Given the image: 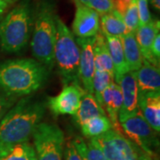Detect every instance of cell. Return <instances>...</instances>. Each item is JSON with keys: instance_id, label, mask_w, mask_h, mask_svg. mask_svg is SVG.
<instances>
[{"instance_id": "6da1fadb", "label": "cell", "mask_w": 160, "mask_h": 160, "mask_svg": "<svg viewBox=\"0 0 160 160\" xmlns=\"http://www.w3.org/2000/svg\"><path fill=\"white\" fill-rule=\"evenodd\" d=\"M46 112V103L24 98L7 111L0 121V158L12 148L28 142Z\"/></svg>"}, {"instance_id": "7a4b0ae2", "label": "cell", "mask_w": 160, "mask_h": 160, "mask_svg": "<svg viewBox=\"0 0 160 160\" xmlns=\"http://www.w3.org/2000/svg\"><path fill=\"white\" fill-rule=\"evenodd\" d=\"M49 69L34 59L9 60L0 64V89L12 97L38 91L48 78Z\"/></svg>"}, {"instance_id": "3957f363", "label": "cell", "mask_w": 160, "mask_h": 160, "mask_svg": "<svg viewBox=\"0 0 160 160\" xmlns=\"http://www.w3.org/2000/svg\"><path fill=\"white\" fill-rule=\"evenodd\" d=\"M55 11L51 2L42 0L36 10L34 32L31 40V50L37 61L47 69L53 67L54 43L56 35Z\"/></svg>"}, {"instance_id": "277c9868", "label": "cell", "mask_w": 160, "mask_h": 160, "mask_svg": "<svg viewBox=\"0 0 160 160\" xmlns=\"http://www.w3.org/2000/svg\"><path fill=\"white\" fill-rule=\"evenodd\" d=\"M55 25L56 35L53 57L59 74L62 77L64 86L79 84V46L73 33L57 14L55 15Z\"/></svg>"}, {"instance_id": "5b68a950", "label": "cell", "mask_w": 160, "mask_h": 160, "mask_svg": "<svg viewBox=\"0 0 160 160\" xmlns=\"http://www.w3.org/2000/svg\"><path fill=\"white\" fill-rule=\"evenodd\" d=\"M29 0H23L0 22V44L7 52H18L27 46L31 28Z\"/></svg>"}, {"instance_id": "8992f818", "label": "cell", "mask_w": 160, "mask_h": 160, "mask_svg": "<svg viewBox=\"0 0 160 160\" xmlns=\"http://www.w3.org/2000/svg\"><path fill=\"white\" fill-rule=\"evenodd\" d=\"M31 136L37 160H62L64 133L59 126L38 123Z\"/></svg>"}, {"instance_id": "52a82bcc", "label": "cell", "mask_w": 160, "mask_h": 160, "mask_svg": "<svg viewBox=\"0 0 160 160\" xmlns=\"http://www.w3.org/2000/svg\"><path fill=\"white\" fill-rule=\"evenodd\" d=\"M121 130L128 136L129 140L152 158L156 157L155 150L158 147L157 132L139 111L137 114L118 120Z\"/></svg>"}, {"instance_id": "ba28073f", "label": "cell", "mask_w": 160, "mask_h": 160, "mask_svg": "<svg viewBox=\"0 0 160 160\" xmlns=\"http://www.w3.org/2000/svg\"><path fill=\"white\" fill-rule=\"evenodd\" d=\"M91 139L102 150L107 160H138L137 146L120 132L111 129Z\"/></svg>"}, {"instance_id": "9c48e42d", "label": "cell", "mask_w": 160, "mask_h": 160, "mask_svg": "<svg viewBox=\"0 0 160 160\" xmlns=\"http://www.w3.org/2000/svg\"><path fill=\"white\" fill-rule=\"evenodd\" d=\"M86 92H87L79 84H70L64 86L58 95L49 98L47 106L55 116H74L79 108L81 99Z\"/></svg>"}, {"instance_id": "30bf717a", "label": "cell", "mask_w": 160, "mask_h": 160, "mask_svg": "<svg viewBox=\"0 0 160 160\" xmlns=\"http://www.w3.org/2000/svg\"><path fill=\"white\" fill-rule=\"evenodd\" d=\"M94 37L87 38H77L76 39L80 48L79 80L84 86V89L92 94H93L92 78L95 72L93 53Z\"/></svg>"}, {"instance_id": "8fae6325", "label": "cell", "mask_w": 160, "mask_h": 160, "mask_svg": "<svg viewBox=\"0 0 160 160\" xmlns=\"http://www.w3.org/2000/svg\"><path fill=\"white\" fill-rule=\"evenodd\" d=\"M100 31V16L86 6H77L72 32L77 38H92Z\"/></svg>"}, {"instance_id": "7c38bea8", "label": "cell", "mask_w": 160, "mask_h": 160, "mask_svg": "<svg viewBox=\"0 0 160 160\" xmlns=\"http://www.w3.org/2000/svg\"><path fill=\"white\" fill-rule=\"evenodd\" d=\"M118 85L122 92V107L118 113V120L137 114L138 107V86L133 72L129 71L121 77Z\"/></svg>"}, {"instance_id": "4fadbf2b", "label": "cell", "mask_w": 160, "mask_h": 160, "mask_svg": "<svg viewBox=\"0 0 160 160\" xmlns=\"http://www.w3.org/2000/svg\"><path fill=\"white\" fill-rule=\"evenodd\" d=\"M138 107L157 133L160 131V92H138Z\"/></svg>"}, {"instance_id": "5bb4252c", "label": "cell", "mask_w": 160, "mask_h": 160, "mask_svg": "<svg viewBox=\"0 0 160 160\" xmlns=\"http://www.w3.org/2000/svg\"><path fill=\"white\" fill-rule=\"evenodd\" d=\"M158 33H159V21H151L146 25L139 26L134 36L143 60L159 68V62L155 59L150 52L152 42Z\"/></svg>"}, {"instance_id": "9a60e30c", "label": "cell", "mask_w": 160, "mask_h": 160, "mask_svg": "<svg viewBox=\"0 0 160 160\" xmlns=\"http://www.w3.org/2000/svg\"><path fill=\"white\" fill-rule=\"evenodd\" d=\"M102 108L109 115V118L112 124L114 130L122 132L118 123V113L122 107V92L120 86L117 83H111L102 94Z\"/></svg>"}, {"instance_id": "2e32d148", "label": "cell", "mask_w": 160, "mask_h": 160, "mask_svg": "<svg viewBox=\"0 0 160 160\" xmlns=\"http://www.w3.org/2000/svg\"><path fill=\"white\" fill-rule=\"evenodd\" d=\"M138 92H160V71L158 67L143 60L140 69L133 72Z\"/></svg>"}, {"instance_id": "e0dca14e", "label": "cell", "mask_w": 160, "mask_h": 160, "mask_svg": "<svg viewBox=\"0 0 160 160\" xmlns=\"http://www.w3.org/2000/svg\"><path fill=\"white\" fill-rule=\"evenodd\" d=\"M107 41V46L109 48V54L114 68L115 80L117 84L119 82L122 76L129 72L130 70L127 67L125 54H124V47L121 38L118 37H109L105 36Z\"/></svg>"}, {"instance_id": "ac0fdd59", "label": "cell", "mask_w": 160, "mask_h": 160, "mask_svg": "<svg viewBox=\"0 0 160 160\" xmlns=\"http://www.w3.org/2000/svg\"><path fill=\"white\" fill-rule=\"evenodd\" d=\"M93 53H94V65L95 70L106 71L114 77L115 73L113 63L109 54V48L105 36L100 30L94 37L93 43Z\"/></svg>"}, {"instance_id": "d6986e66", "label": "cell", "mask_w": 160, "mask_h": 160, "mask_svg": "<svg viewBox=\"0 0 160 160\" xmlns=\"http://www.w3.org/2000/svg\"><path fill=\"white\" fill-rule=\"evenodd\" d=\"M106 112L102 107L98 103L93 94L86 92L81 99L79 108L74 117L75 122L81 126L86 121L98 116H104Z\"/></svg>"}, {"instance_id": "ffe728a7", "label": "cell", "mask_w": 160, "mask_h": 160, "mask_svg": "<svg viewBox=\"0 0 160 160\" xmlns=\"http://www.w3.org/2000/svg\"><path fill=\"white\" fill-rule=\"evenodd\" d=\"M123 47H124V54L126 59L127 67L130 71L134 72L142 67L143 63V58L142 52L135 39L134 33L129 32L121 38Z\"/></svg>"}, {"instance_id": "44dd1931", "label": "cell", "mask_w": 160, "mask_h": 160, "mask_svg": "<svg viewBox=\"0 0 160 160\" xmlns=\"http://www.w3.org/2000/svg\"><path fill=\"white\" fill-rule=\"evenodd\" d=\"M101 29L104 36L109 37L122 38L130 32L122 16L115 10L102 15Z\"/></svg>"}, {"instance_id": "7402d4cb", "label": "cell", "mask_w": 160, "mask_h": 160, "mask_svg": "<svg viewBox=\"0 0 160 160\" xmlns=\"http://www.w3.org/2000/svg\"><path fill=\"white\" fill-rule=\"evenodd\" d=\"M81 127L82 133L87 138H94L102 135L107 132L109 130L113 129L112 124L109 118L106 116H98L92 118L85 124H83Z\"/></svg>"}, {"instance_id": "603a6c76", "label": "cell", "mask_w": 160, "mask_h": 160, "mask_svg": "<svg viewBox=\"0 0 160 160\" xmlns=\"http://www.w3.org/2000/svg\"><path fill=\"white\" fill-rule=\"evenodd\" d=\"M72 142L83 160H107L102 150L92 139L86 143L83 138L78 136Z\"/></svg>"}, {"instance_id": "cb8c5ba5", "label": "cell", "mask_w": 160, "mask_h": 160, "mask_svg": "<svg viewBox=\"0 0 160 160\" xmlns=\"http://www.w3.org/2000/svg\"><path fill=\"white\" fill-rule=\"evenodd\" d=\"M113 82H114V77L111 76L109 73L106 71L95 70L92 78V91L96 101L102 107V92Z\"/></svg>"}, {"instance_id": "d4e9b609", "label": "cell", "mask_w": 160, "mask_h": 160, "mask_svg": "<svg viewBox=\"0 0 160 160\" xmlns=\"http://www.w3.org/2000/svg\"><path fill=\"white\" fill-rule=\"evenodd\" d=\"M32 146L28 142L21 143L12 148L0 160H30Z\"/></svg>"}, {"instance_id": "484cf974", "label": "cell", "mask_w": 160, "mask_h": 160, "mask_svg": "<svg viewBox=\"0 0 160 160\" xmlns=\"http://www.w3.org/2000/svg\"><path fill=\"white\" fill-rule=\"evenodd\" d=\"M123 20L130 32L134 33L139 27V14L135 0H132L131 5L127 8L123 16Z\"/></svg>"}, {"instance_id": "4316f807", "label": "cell", "mask_w": 160, "mask_h": 160, "mask_svg": "<svg viewBox=\"0 0 160 160\" xmlns=\"http://www.w3.org/2000/svg\"><path fill=\"white\" fill-rule=\"evenodd\" d=\"M86 6L96 12L99 15L109 13L114 10L111 0H88Z\"/></svg>"}, {"instance_id": "83f0119b", "label": "cell", "mask_w": 160, "mask_h": 160, "mask_svg": "<svg viewBox=\"0 0 160 160\" xmlns=\"http://www.w3.org/2000/svg\"><path fill=\"white\" fill-rule=\"evenodd\" d=\"M139 14V26H143L152 21L149 8V0H135Z\"/></svg>"}, {"instance_id": "f1b7e54d", "label": "cell", "mask_w": 160, "mask_h": 160, "mask_svg": "<svg viewBox=\"0 0 160 160\" xmlns=\"http://www.w3.org/2000/svg\"><path fill=\"white\" fill-rule=\"evenodd\" d=\"M15 102V98L8 95L0 89V121Z\"/></svg>"}, {"instance_id": "f546056e", "label": "cell", "mask_w": 160, "mask_h": 160, "mask_svg": "<svg viewBox=\"0 0 160 160\" xmlns=\"http://www.w3.org/2000/svg\"><path fill=\"white\" fill-rule=\"evenodd\" d=\"M63 152L65 155V160H83L79 153L75 148L72 142H69L66 144L65 151H63Z\"/></svg>"}, {"instance_id": "4dcf8cb0", "label": "cell", "mask_w": 160, "mask_h": 160, "mask_svg": "<svg viewBox=\"0 0 160 160\" xmlns=\"http://www.w3.org/2000/svg\"><path fill=\"white\" fill-rule=\"evenodd\" d=\"M111 1L113 4L114 10L118 12L122 16V18L127 10V8L129 7V6L132 2V0H111Z\"/></svg>"}, {"instance_id": "1f68e13d", "label": "cell", "mask_w": 160, "mask_h": 160, "mask_svg": "<svg viewBox=\"0 0 160 160\" xmlns=\"http://www.w3.org/2000/svg\"><path fill=\"white\" fill-rule=\"evenodd\" d=\"M150 52L155 59L159 62L160 60V34L158 33L155 37L154 40L152 42V45L150 47Z\"/></svg>"}, {"instance_id": "d6a6232c", "label": "cell", "mask_w": 160, "mask_h": 160, "mask_svg": "<svg viewBox=\"0 0 160 160\" xmlns=\"http://www.w3.org/2000/svg\"><path fill=\"white\" fill-rule=\"evenodd\" d=\"M137 152H138V160H153V158L148 155L147 153H145L144 151H142V149H140L137 147Z\"/></svg>"}, {"instance_id": "836d02e7", "label": "cell", "mask_w": 160, "mask_h": 160, "mask_svg": "<svg viewBox=\"0 0 160 160\" xmlns=\"http://www.w3.org/2000/svg\"><path fill=\"white\" fill-rule=\"evenodd\" d=\"M150 1V4L152 5L153 8H154L156 11L159 12L160 11V0H149Z\"/></svg>"}, {"instance_id": "e575fe53", "label": "cell", "mask_w": 160, "mask_h": 160, "mask_svg": "<svg viewBox=\"0 0 160 160\" xmlns=\"http://www.w3.org/2000/svg\"><path fill=\"white\" fill-rule=\"evenodd\" d=\"M7 6H8V5H7V4L4 3V2H0V21H1L2 16H3L4 12H5V11L6 10Z\"/></svg>"}, {"instance_id": "d590c367", "label": "cell", "mask_w": 160, "mask_h": 160, "mask_svg": "<svg viewBox=\"0 0 160 160\" xmlns=\"http://www.w3.org/2000/svg\"><path fill=\"white\" fill-rule=\"evenodd\" d=\"M72 1L76 4V6H80V5L86 6V4L88 2V0H72Z\"/></svg>"}, {"instance_id": "8d00e7d4", "label": "cell", "mask_w": 160, "mask_h": 160, "mask_svg": "<svg viewBox=\"0 0 160 160\" xmlns=\"http://www.w3.org/2000/svg\"><path fill=\"white\" fill-rule=\"evenodd\" d=\"M30 160H37V158H36V153H35V150L33 147H32L31 151H30Z\"/></svg>"}, {"instance_id": "74e56055", "label": "cell", "mask_w": 160, "mask_h": 160, "mask_svg": "<svg viewBox=\"0 0 160 160\" xmlns=\"http://www.w3.org/2000/svg\"><path fill=\"white\" fill-rule=\"evenodd\" d=\"M16 0H0V2H4V3H6L7 5H9V4H12V3H14Z\"/></svg>"}]
</instances>
